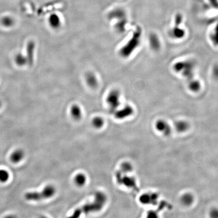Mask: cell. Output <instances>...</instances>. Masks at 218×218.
Returning <instances> with one entry per match:
<instances>
[{
  "mask_svg": "<svg viewBox=\"0 0 218 218\" xmlns=\"http://www.w3.org/2000/svg\"><path fill=\"white\" fill-rule=\"evenodd\" d=\"M107 201V197L105 194L102 192H98L95 195L94 201L85 204L83 207L76 209L71 216V218H79L82 214L98 212L101 210Z\"/></svg>",
  "mask_w": 218,
  "mask_h": 218,
  "instance_id": "cell-1",
  "label": "cell"
},
{
  "mask_svg": "<svg viewBox=\"0 0 218 218\" xmlns=\"http://www.w3.org/2000/svg\"><path fill=\"white\" fill-rule=\"evenodd\" d=\"M56 193L54 186L48 185L40 192H29L25 195V198L29 201H40L53 197Z\"/></svg>",
  "mask_w": 218,
  "mask_h": 218,
  "instance_id": "cell-2",
  "label": "cell"
},
{
  "mask_svg": "<svg viewBox=\"0 0 218 218\" xmlns=\"http://www.w3.org/2000/svg\"><path fill=\"white\" fill-rule=\"evenodd\" d=\"M116 178L117 182L128 188L137 189L136 183L135 180L132 177L128 176L126 174H123L120 170L116 173Z\"/></svg>",
  "mask_w": 218,
  "mask_h": 218,
  "instance_id": "cell-3",
  "label": "cell"
},
{
  "mask_svg": "<svg viewBox=\"0 0 218 218\" xmlns=\"http://www.w3.org/2000/svg\"><path fill=\"white\" fill-rule=\"evenodd\" d=\"M118 94L117 93H111L109 95L107 101L110 107V110L112 112L115 111L116 109L119 106Z\"/></svg>",
  "mask_w": 218,
  "mask_h": 218,
  "instance_id": "cell-4",
  "label": "cell"
},
{
  "mask_svg": "<svg viewBox=\"0 0 218 218\" xmlns=\"http://www.w3.org/2000/svg\"><path fill=\"white\" fill-rule=\"evenodd\" d=\"M155 127L159 131L162 132L165 135H168L170 133V126L166 122L163 120L157 122L155 124Z\"/></svg>",
  "mask_w": 218,
  "mask_h": 218,
  "instance_id": "cell-5",
  "label": "cell"
},
{
  "mask_svg": "<svg viewBox=\"0 0 218 218\" xmlns=\"http://www.w3.org/2000/svg\"><path fill=\"white\" fill-rule=\"evenodd\" d=\"M133 110L130 107H126L124 108L117 111L115 113V117L118 119H123L128 117L132 114Z\"/></svg>",
  "mask_w": 218,
  "mask_h": 218,
  "instance_id": "cell-6",
  "label": "cell"
},
{
  "mask_svg": "<svg viewBox=\"0 0 218 218\" xmlns=\"http://www.w3.org/2000/svg\"><path fill=\"white\" fill-rule=\"evenodd\" d=\"M140 201L144 204H153L157 200V195L155 194H146L140 197Z\"/></svg>",
  "mask_w": 218,
  "mask_h": 218,
  "instance_id": "cell-7",
  "label": "cell"
},
{
  "mask_svg": "<svg viewBox=\"0 0 218 218\" xmlns=\"http://www.w3.org/2000/svg\"><path fill=\"white\" fill-rule=\"evenodd\" d=\"M24 156V154L22 150L17 149L14 151L10 155V160L13 163L20 162Z\"/></svg>",
  "mask_w": 218,
  "mask_h": 218,
  "instance_id": "cell-8",
  "label": "cell"
},
{
  "mask_svg": "<svg viewBox=\"0 0 218 218\" xmlns=\"http://www.w3.org/2000/svg\"><path fill=\"white\" fill-rule=\"evenodd\" d=\"M34 42H30L27 46V60L29 64L33 63L34 53Z\"/></svg>",
  "mask_w": 218,
  "mask_h": 218,
  "instance_id": "cell-9",
  "label": "cell"
},
{
  "mask_svg": "<svg viewBox=\"0 0 218 218\" xmlns=\"http://www.w3.org/2000/svg\"><path fill=\"white\" fill-rule=\"evenodd\" d=\"M71 114L74 119L79 120L82 116V110L79 106L74 105L72 106L71 109Z\"/></svg>",
  "mask_w": 218,
  "mask_h": 218,
  "instance_id": "cell-10",
  "label": "cell"
},
{
  "mask_svg": "<svg viewBox=\"0 0 218 218\" xmlns=\"http://www.w3.org/2000/svg\"><path fill=\"white\" fill-rule=\"evenodd\" d=\"M76 184L79 186H82L86 183V177L83 174L80 173L76 175L74 178Z\"/></svg>",
  "mask_w": 218,
  "mask_h": 218,
  "instance_id": "cell-11",
  "label": "cell"
},
{
  "mask_svg": "<svg viewBox=\"0 0 218 218\" xmlns=\"http://www.w3.org/2000/svg\"><path fill=\"white\" fill-rule=\"evenodd\" d=\"M49 22L52 27H56L60 25V18L58 15L56 14H53L50 16Z\"/></svg>",
  "mask_w": 218,
  "mask_h": 218,
  "instance_id": "cell-12",
  "label": "cell"
},
{
  "mask_svg": "<svg viewBox=\"0 0 218 218\" xmlns=\"http://www.w3.org/2000/svg\"><path fill=\"white\" fill-rule=\"evenodd\" d=\"M15 62L16 64L19 66H24L27 62V60L26 57L22 55V54H17L15 58Z\"/></svg>",
  "mask_w": 218,
  "mask_h": 218,
  "instance_id": "cell-13",
  "label": "cell"
},
{
  "mask_svg": "<svg viewBox=\"0 0 218 218\" xmlns=\"http://www.w3.org/2000/svg\"><path fill=\"white\" fill-rule=\"evenodd\" d=\"M194 201V198L191 194H185L181 197V202L184 205L189 206L191 205Z\"/></svg>",
  "mask_w": 218,
  "mask_h": 218,
  "instance_id": "cell-14",
  "label": "cell"
},
{
  "mask_svg": "<svg viewBox=\"0 0 218 218\" xmlns=\"http://www.w3.org/2000/svg\"><path fill=\"white\" fill-rule=\"evenodd\" d=\"M1 23L6 27H10L14 25V20L12 17L6 16L1 19Z\"/></svg>",
  "mask_w": 218,
  "mask_h": 218,
  "instance_id": "cell-15",
  "label": "cell"
},
{
  "mask_svg": "<svg viewBox=\"0 0 218 218\" xmlns=\"http://www.w3.org/2000/svg\"><path fill=\"white\" fill-rule=\"evenodd\" d=\"M119 170L123 174H127L130 172L132 170V166L128 162H125L122 164Z\"/></svg>",
  "mask_w": 218,
  "mask_h": 218,
  "instance_id": "cell-16",
  "label": "cell"
},
{
  "mask_svg": "<svg viewBox=\"0 0 218 218\" xmlns=\"http://www.w3.org/2000/svg\"><path fill=\"white\" fill-rule=\"evenodd\" d=\"M175 127L177 130L179 132H184L186 130V129H188V125L185 122L180 121L176 124Z\"/></svg>",
  "mask_w": 218,
  "mask_h": 218,
  "instance_id": "cell-17",
  "label": "cell"
},
{
  "mask_svg": "<svg viewBox=\"0 0 218 218\" xmlns=\"http://www.w3.org/2000/svg\"><path fill=\"white\" fill-rule=\"evenodd\" d=\"M104 124V121L103 119L101 117H95L92 120V124L95 127L97 128L102 127Z\"/></svg>",
  "mask_w": 218,
  "mask_h": 218,
  "instance_id": "cell-18",
  "label": "cell"
},
{
  "mask_svg": "<svg viewBox=\"0 0 218 218\" xmlns=\"http://www.w3.org/2000/svg\"><path fill=\"white\" fill-rule=\"evenodd\" d=\"M9 178V174L6 170H0V182H6Z\"/></svg>",
  "mask_w": 218,
  "mask_h": 218,
  "instance_id": "cell-19",
  "label": "cell"
},
{
  "mask_svg": "<svg viewBox=\"0 0 218 218\" xmlns=\"http://www.w3.org/2000/svg\"><path fill=\"white\" fill-rule=\"evenodd\" d=\"M210 216L213 218H218V210L214 209L210 212Z\"/></svg>",
  "mask_w": 218,
  "mask_h": 218,
  "instance_id": "cell-20",
  "label": "cell"
},
{
  "mask_svg": "<svg viewBox=\"0 0 218 218\" xmlns=\"http://www.w3.org/2000/svg\"><path fill=\"white\" fill-rule=\"evenodd\" d=\"M1 105H2V104H1V102L0 101V107H1Z\"/></svg>",
  "mask_w": 218,
  "mask_h": 218,
  "instance_id": "cell-21",
  "label": "cell"
}]
</instances>
